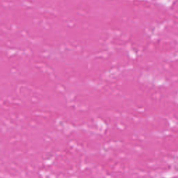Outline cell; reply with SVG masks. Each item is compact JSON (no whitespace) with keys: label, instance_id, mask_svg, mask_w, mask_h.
Wrapping results in <instances>:
<instances>
[]
</instances>
